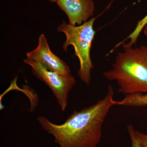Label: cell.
Segmentation results:
<instances>
[{"instance_id": "obj_5", "label": "cell", "mask_w": 147, "mask_h": 147, "mask_svg": "<svg viewBox=\"0 0 147 147\" xmlns=\"http://www.w3.org/2000/svg\"><path fill=\"white\" fill-rule=\"evenodd\" d=\"M26 55L27 59L38 63L47 69L56 71L63 76L71 75L69 67L50 50L43 34L40 36L37 47L27 53Z\"/></svg>"}, {"instance_id": "obj_2", "label": "cell", "mask_w": 147, "mask_h": 147, "mask_svg": "<svg viewBox=\"0 0 147 147\" xmlns=\"http://www.w3.org/2000/svg\"><path fill=\"white\" fill-rule=\"evenodd\" d=\"M112 68L103 72L104 77L117 82L118 92L125 95L147 93V46L123 47Z\"/></svg>"}, {"instance_id": "obj_11", "label": "cell", "mask_w": 147, "mask_h": 147, "mask_svg": "<svg viewBox=\"0 0 147 147\" xmlns=\"http://www.w3.org/2000/svg\"><path fill=\"white\" fill-rule=\"evenodd\" d=\"M49 1L50 2H56L57 0H49Z\"/></svg>"}, {"instance_id": "obj_9", "label": "cell", "mask_w": 147, "mask_h": 147, "mask_svg": "<svg viewBox=\"0 0 147 147\" xmlns=\"http://www.w3.org/2000/svg\"><path fill=\"white\" fill-rule=\"evenodd\" d=\"M127 130L131 140V147H143L137 139L134 126L129 125L127 127Z\"/></svg>"}, {"instance_id": "obj_1", "label": "cell", "mask_w": 147, "mask_h": 147, "mask_svg": "<svg viewBox=\"0 0 147 147\" xmlns=\"http://www.w3.org/2000/svg\"><path fill=\"white\" fill-rule=\"evenodd\" d=\"M114 90L109 85L104 97L94 105L75 111L63 123L57 124L45 116L38 121L48 134L53 135L60 147H96L102 137V126L114 105Z\"/></svg>"}, {"instance_id": "obj_8", "label": "cell", "mask_w": 147, "mask_h": 147, "mask_svg": "<svg viewBox=\"0 0 147 147\" xmlns=\"http://www.w3.org/2000/svg\"><path fill=\"white\" fill-rule=\"evenodd\" d=\"M144 29V33L147 36V15L138 22L134 30L126 38V39L119 43L117 46L123 44V47H132L133 45L136 43L138 37Z\"/></svg>"}, {"instance_id": "obj_4", "label": "cell", "mask_w": 147, "mask_h": 147, "mask_svg": "<svg viewBox=\"0 0 147 147\" xmlns=\"http://www.w3.org/2000/svg\"><path fill=\"white\" fill-rule=\"evenodd\" d=\"M24 62L30 65L32 71L38 79L42 81L50 88L55 96L62 112H65L68 105V95L75 84L72 75L63 76L56 71H51L40 64L26 59Z\"/></svg>"}, {"instance_id": "obj_3", "label": "cell", "mask_w": 147, "mask_h": 147, "mask_svg": "<svg viewBox=\"0 0 147 147\" xmlns=\"http://www.w3.org/2000/svg\"><path fill=\"white\" fill-rule=\"evenodd\" d=\"M95 20L96 18H92L79 26H72L63 21L58 27V32L63 33L65 35L63 50L66 52L69 45L74 47L75 55L80 63L78 75L80 79L87 85L90 84L92 70L94 68L90 51L96 33L93 28Z\"/></svg>"}, {"instance_id": "obj_10", "label": "cell", "mask_w": 147, "mask_h": 147, "mask_svg": "<svg viewBox=\"0 0 147 147\" xmlns=\"http://www.w3.org/2000/svg\"><path fill=\"white\" fill-rule=\"evenodd\" d=\"M135 134L138 141L143 147H147V134L135 130Z\"/></svg>"}, {"instance_id": "obj_7", "label": "cell", "mask_w": 147, "mask_h": 147, "mask_svg": "<svg viewBox=\"0 0 147 147\" xmlns=\"http://www.w3.org/2000/svg\"><path fill=\"white\" fill-rule=\"evenodd\" d=\"M114 105L133 107L147 106V93H136L125 96L122 100H115Z\"/></svg>"}, {"instance_id": "obj_6", "label": "cell", "mask_w": 147, "mask_h": 147, "mask_svg": "<svg viewBox=\"0 0 147 147\" xmlns=\"http://www.w3.org/2000/svg\"><path fill=\"white\" fill-rule=\"evenodd\" d=\"M56 2L72 26L82 25L93 16L95 7L92 0H57Z\"/></svg>"}]
</instances>
